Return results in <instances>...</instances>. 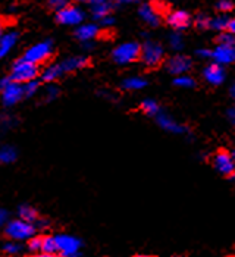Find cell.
<instances>
[{"label":"cell","instance_id":"1","mask_svg":"<svg viewBox=\"0 0 235 257\" xmlns=\"http://www.w3.org/2000/svg\"><path fill=\"white\" fill-rule=\"evenodd\" d=\"M141 46L136 41H128L124 44H119L112 53V58L118 65H128L140 59Z\"/></svg>","mask_w":235,"mask_h":257},{"label":"cell","instance_id":"2","mask_svg":"<svg viewBox=\"0 0 235 257\" xmlns=\"http://www.w3.org/2000/svg\"><path fill=\"white\" fill-rule=\"evenodd\" d=\"M165 56L163 47L156 43V41H146L141 46V53H140V59L143 60V63L149 68H156L162 63Z\"/></svg>","mask_w":235,"mask_h":257},{"label":"cell","instance_id":"3","mask_svg":"<svg viewBox=\"0 0 235 257\" xmlns=\"http://www.w3.org/2000/svg\"><path fill=\"white\" fill-rule=\"evenodd\" d=\"M37 74H39L37 65L22 58L21 60L14 63L11 79H14L17 82H27V81H31V79L36 78Z\"/></svg>","mask_w":235,"mask_h":257},{"label":"cell","instance_id":"4","mask_svg":"<svg viewBox=\"0 0 235 257\" xmlns=\"http://www.w3.org/2000/svg\"><path fill=\"white\" fill-rule=\"evenodd\" d=\"M34 231L36 228L33 226V223L24 220V219H20V220H12L5 232L6 235L12 239H17V241H22V239H30V238L34 235Z\"/></svg>","mask_w":235,"mask_h":257},{"label":"cell","instance_id":"5","mask_svg":"<svg viewBox=\"0 0 235 257\" xmlns=\"http://www.w3.org/2000/svg\"><path fill=\"white\" fill-rule=\"evenodd\" d=\"M52 52H53V44L50 40H46V41H41V43L34 44L33 47H30L24 53V59L39 65L41 62H46L52 56Z\"/></svg>","mask_w":235,"mask_h":257},{"label":"cell","instance_id":"6","mask_svg":"<svg viewBox=\"0 0 235 257\" xmlns=\"http://www.w3.org/2000/svg\"><path fill=\"white\" fill-rule=\"evenodd\" d=\"M212 165L216 171L223 177L232 178L235 175V160L232 155L226 150H219L212 158Z\"/></svg>","mask_w":235,"mask_h":257},{"label":"cell","instance_id":"7","mask_svg":"<svg viewBox=\"0 0 235 257\" xmlns=\"http://www.w3.org/2000/svg\"><path fill=\"white\" fill-rule=\"evenodd\" d=\"M212 59L223 66L235 63V43L231 44L217 43V46L212 50Z\"/></svg>","mask_w":235,"mask_h":257},{"label":"cell","instance_id":"8","mask_svg":"<svg viewBox=\"0 0 235 257\" xmlns=\"http://www.w3.org/2000/svg\"><path fill=\"white\" fill-rule=\"evenodd\" d=\"M2 90V101L6 106H12L15 103H18L24 97V88L21 85V82H17L14 79H11Z\"/></svg>","mask_w":235,"mask_h":257},{"label":"cell","instance_id":"9","mask_svg":"<svg viewBox=\"0 0 235 257\" xmlns=\"http://www.w3.org/2000/svg\"><path fill=\"white\" fill-rule=\"evenodd\" d=\"M56 18L62 25H79L84 21V12L77 6L66 5L63 9L58 11Z\"/></svg>","mask_w":235,"mask_h":257},{"label":"cell","instance_id":"10","mask_svg":"<svg viewBox=\"0 0 235 257\" xmlns=\"http://www.w3.org/2000/svg\"><path fill=\"white\" fill-rule=\"evenodd\" d=\"M56 238V244H58V251L62 256H77L78 254L81 242L77 238L71 237V235H58Z\"/></svg>","mask_w":235,"mask_h":257},{"label":"cell","instance_id":"11","mask_svg":"<svg viewBox=\"0 0 235 257\" xmlns=\"http://www.w3.org/2000/svg\"><path fill=\"white\" fill-rule=\"evenodd\" d=\"M203 78L206 79L210 85H220L223 84V81L226 79V72L223 65L219 63H209L204 69H203Z\"/></svg>","mask_w":235,"mask_h":257},{"label":"cell","instance_id":"12","mask_svg":"<svg viewBox=\"0 0 235 257\" xmlns=\"http://www.w3.org/2000/svg\"><path fill=\"white\" fill-rule=\"evenodd\" d=\"M193 66V62L190 58L184 56V55H176L172 56L171 59L166 62V69L174 74V75H181V74H185L191 69Z\"/></svg>","mask_w":235,"mask_h":257},{"label":"cell","instance_id":"13","mask_svg":"<svg viewBox=\"0 0 235 257\" xmlns=\"http://www.w3.org/2000/svg\"><path fill=\"white\" fill-rule=\"evenodd\" d=\"M168 24L176 30V31H182V30H187L190 25H191V17L190 14H187L185 11H174L168 15Z\"/></svg>","mask_w":235,"mask_h":257},{"label":"cell","instance_id":"14","mask_svg":"<svg viewBox=\"0 0 235 257\" xmlns=\"http://www.w3.org/2000/svg\"><path fill=\"white\" fill-rule=\"evenodd\" d=\"M140 17L146 24L152 25V27H157L160 24V12L155 5L152 3H144L140 8Z\"/></svg>","mask_w":235,"mask_h":257},{"label":"cell","instance_id":"15","mask_svg":"<svg viewBox=\"0 0 235 257\" xmlns=\"http://www.w3.org/2000/svg\"><path fill=\"white\" fill-rule=\"evenodd\" d=\"M157 123L165 130V131H169V133H174V134H184L187 133V128L181 123H178L175 119L171 118L169 115H165V113H157Z\"/></svg>","mask_w":235,"mask_h":257},{"label":"cell","instance_id":"16","mask_svg":"<svg viewBox=\"0 0 235 257\" xmlns=\"http://www.w3.org/2000/svg\"><path fill=\"white\" fill-rule=\"evenodd\" d=\"M100 33L97 25L94 24H84V25H79L75 31V36L77 39L81 40V41H90V40L96 39Z\"/></svg>","mask_w":235,"mask_h":257},{"label":"cell","instance_id":"17","mask_svg":"<svg viewBox=\"0 0 235 257\" xmlns=\"http://www.w3.org/2000/svg\"><path fill=\"white\" fill-rule=\"evenodd\" d=\"M90 63V60L87 58H81V56H77V58H69V59H65L60 65L63 74L65 72H74L77 69H81V68H85L87 65Z\"/></svg>","mask_w":235,"mask_h":257},{"label":"cell","instance_id":"18","mask_svg":"<svg viewBox=\"0 0 235 257\" xmlns=\"http://www.w3.org/2000/svg\"><path fill=\"white\" fill-rule=\"evenodd\" d=\"M17 40H18V34L17 33H8V34L0 37V59L5 58L12 50V47L15 46Z\"/></svg>","mask_w":235,"mask_h":257},{"label":"cell","instance_id":"19","mask_svg":"<svg viewBox=\"0 0 235 257\" xmlns=\"http://www.w3.org/2000/svg\"><path fill=\"white\" fill-rule=\"evenodd\" d=\"M58 251V244H56V238L55 237H43L41 239V251L40 254L44 256H55Z\"/></svg>","mask_w":235,"mask_h":257},{"label":"cell","instance_id":"20","mask_svg":"<svg viewBox=\"0 0 235 257\" xmlns=\"http://www.w3.org/2000/svg\"><path fill=\"white\" fill-rule=\"evenodd\" d=\"M146 85H147V81L144 78H140V77H130V78L122 81V88L131 90V91L141 90V88H144Z\"/></svg>","mask_w":235,"mask_h":257},{"label":"cell","instance_id":"21","mask_svg":"<svg viewBox=\"0 0 235 257\" xmlns=\"http://www.w3.org/2000/svg\"><path fill=\"white\" fill-rule=\"evenodd\" d=\"M93 5V17L96 20H101L104 17H107L112 11V6L109 5V2H101V3H91Z\"/></svg>","mask_w":235,"mask_h":257},{"label":"cell","instance_id":"22","mask_svg":"<svg viewBox=\"0 0 235 257\" xmlns=\"http://www.w3.org/2000/svg\"><path fill=\"white\" fill-rule=\"evenodd\" d=\"M60 75H63V71H62V68H60V65H52V66H49V68H46L44 71H43V79L46 81V82H53L55 79H58Z\"/></svg>","mask_w":235,"mask_h":257},{"label":"cell","instance_id":"23","mask_svg":"<svg viewBox=\"0 0 235 257\" xmlns=\"http://www.w3.org/2000/svg\"><path fill=\"white\" fill-rule=\"evenodd\" d=\"M20 218L27 220V222H30V223H36L37 219H39V215H37V210L34 207L24 204V206L20 207Z\"/></svg>","mask_w":235,"mask_h":257},{"label":"cell","instance_id":"24","mask_svg":"<svg viewBox=\"0 0 235 257\" xmlns=\"http://www.w3.org/2000/svg\"><path fill=\"white\" fill-rule=\"evenodd\" d=\"M17 159V152L11 146L0 147V163H12Z\"/></svg>","mask_w":235,"mask_h":257},{"label":"cell","instance_id":"25","mask_svg":"<svg viewBox=\"0 0 235 257\" xmlns=\"http://www.w3.org/2000/svg\"><path fill=\"white\" fill-rule=\"evenodd\" d=\"M141 110L146 113V115H149V116H156L157 113H159V104H157L155 100L152 99H147L144 100L143 103H141Z\"/></svg>","mask_w":235,"mask_h":257},{"label":"cell","instance_id":"26","mask_svg":"<svg viewBox=\"0 0 235 257\" xmlns=\"http://www.w3.org/2000/svg\"><path fill=\"white\" fill-rule=\"evenodd\" d=\"M228 22H229V18L226 15H219V17L212 18V21H210V28L216 30V31H225L228 28Z\"/></svg>","mask_w":235,"mask_h":257},{"label":"cell","instance_id":"27","mask_svg":"<svg viewBox=\"0 0 235 257\" xmlns=\"http://www.w3.org/2000/svg\"><path fill=\"white\" fill-rule=\"evenodd\" d=\"M174 84H175L176 87H181V88H193L196 85V81L190 75L181 74V75H176Z\"/></svg>","mask_w":235,"mask_h":257},{"label":"cell","instance_id":"28","mask_svg":"<svg viewBox=\"0 0 235 257\" xmlns=\"http://www.w3.org/2000/svg\"><path fill=\"white\" fill-rule=\"evenodd\" d=\"M22 88H24V96L31 97V96H34V94L37 93V90H39V82H37L36 79L27 81V82L22 85Z\"/></svg>","mask_w":235,"mask_h":257},{"label":"cell","instance_id":"29","mask_svg":"<svg viewBox=\"0 0 235 257\" xmlns=\"http://www.w3.org/2000/svg\"><path fill=\"white\" fill-rule=\"evenodd\" d=\"M210 21H212L210 17H207V15H204V14H200V15H197L196 17L194 24H196L197 28H200V30H209V28H210Z\"/></svg>","mask_w":235,"mask_h":257},{"label":"cell","instance_id":"30","mask_svg":"<svg viewBox=\"0 0 235 257\" xmlns=\"http://www.w3.org/2000/svg\"><path fill=\"white\" fill-rule=\"evenodd\" d=\"M169 46H171V49H174V50H181L182 47H184V39H182V36L176 31L174 33L171 37H169Z\"/></svg>","mask_w":235,"mask_h":257},{"label":"cell","instance_id":"31","mask_svg":"<svg viewBox=\"0 0 235 257\" xmlns=\"http://www.w3.org/2000/svg\"><path fill=\"white\" fill-rule=\"evenodd\" d=\"M216 9L220 12V14H228L234 9V3L231 0H219L216 3Z\"/></svg>","mask_w":235,"mask_h":257},{"label":"cell","instance_id":"32","mask_svg":"<svg viewBox=\"0 0 235 257\" xmlns=\"http://www.w3.org/2000/svg\"><path fill=\"white\" fill-rule=\"evenodd\" d=\"M41 239L43 237H31L28 241V250L31 253H40L41 251Z\"/></svg>","mask_w":235,"mask_h":257},{"label":"cell","instance_id":"33","mask_svg":"<svg viewBox=\"0 0 235 257\" xmlns=\"http://www.w3.org/2000/svg\"><path fill=\"white\" fill-rule=\"evenodd\" d=\"M68 5V0H49V6L53 9V11H60V9H63L65 6Z\"/></svg>","mask_w":235,"mask_h":257},{"label":"cell","instance_id":"34","mask_svg":"<svg viewBox=\"0 0 235 257\" xmlns=\"http://www.w3.org/2000/svg\"><path fill=\"white\" fill-rule=\"evenodd\" d=\"M3 250L9 254H15V253H20L21 245L20 244H14V242H8L3 245Z\"/></svg>","mask_w":235,"mask_h":257},{"label":"cell","instance_id":"35","mask_svg":"<svg viewBox=\"0 0 235 257\" xmlns=\"http://www.w3.org/2000/svg\"><path fill=\"white\" fill-rule=\"evenodd\" d=\"M196 55L200 59H212V50L210 49H198L196 52Z\"/></svg>","mask_w":235,"mask_h":257},{"label":"cell","instance_id":"36","mask_svg":"<svg viewBox=\"0 0 235 257\" xmlns=\"http://www.w3.org/2000/svg\"><path fill=\"white\" fill-rule=\"evenodd\" d=\"M100 21V24L101 25H106V27H109V25H112L113 24V18L110 17V15H107V17H104V18H101V20H98Z\"/></svg>","mask_w":235,"mask_h":257},{"label":"cell","instance_id":"37","mask_svg":"<svg viewBox=\"0 0 235 257\" xmlns=\"http://www.w3.org/2000/svg\"><path fill=\"white\" fill-rule=\"evenodd\" d=\"M6 220H8V212H6V210H3V209H0V226H2V225H5V223H6Z\"/></svg>","mask_w":235,"mask_h":257},{"label":"cell","instance_id":"38","mask_svg":"<svg viewBox=\"0 0 235 257\" xmlns=\"http://www.w3.org/2000/svg\"><path fill=\"white\" fill-rule=\"evenodd\" d=\"M229 33H232L235 36V18H232V20H229V22H228V28H226Z\"/></svg>","mask_w":235,"mask_h":257},{"label":"cell","instance_id":"39","mask_svg":"<svg viewBox=\"0 0 235 257\" xmlns=\"http://www.w3.org/2000/svg\"><path fill=\"white\" fill-rule=\"evenodd\" d=\"M226 115H228V118L231 119V120H235V107H231V109H228Z\"/></svg>","mask_w":235,"mask_h":257},{"label":"cell","instance_id":"40","mask_svg":"<svg viewBox=\"0 0 235 257\" xmlns=\"http://www.w3.org/2000/svg\"><path fill=\"white\" fill-rule=\"evenodd\" d=\"M229 94H231V97H232V100L235 101V84L231 87V90H229Z\"/></svg>","mask_w":235,"mask_h":257},{"label":"cell","instance_id":"41","mask_svg":"<svg viewBox=\"0 0 235 257\" xmlns=\"http://www.w3.org/2000/svg\"><path fill=\"white\" fill-rule=\"evenodd\" d=\"M3 36V22L0 21V37Z\"/></svg>","mask_w":235,"mask_h":257},{"label":"cell","instance_id":"42","mask_svg":"<svg viewBox=\"0 0 235 257\" xmlns=\"http://www.w3.org/2000/svg\"><path fill=\"white\" fill-rule=\"evenodd\" d=\"M113 2H118V3H127V2H133V0H113Z\"/></svg>","mask_w":235,"mask_h":257},{"label":"cell","instance_id":"43","mask_svg":"<svg viewBox=\"0 0 235 257\" xmlns=\"http://www.w3.org/2000/svg\"><path fill=\"white\" fill-rule=\"evenodd\" d=\"M91 3H101V2H106V0H90Z\"/></svg>","mask_w":235,"mask_h":257},{"label":"cell","instance_id":"44","mask_svg":"<svg viewBox=\"0 0 235 257\" xmlns=\"http://www.w3.org/2000/svg\"><path fill=\"white\" fill-rule=\"evenodd\" d=\"M231 155H232V158H234V160H235V150L232 152V153H231Z\"/></svg>","mask_w":235,"mask_h":257}]
</instances>
